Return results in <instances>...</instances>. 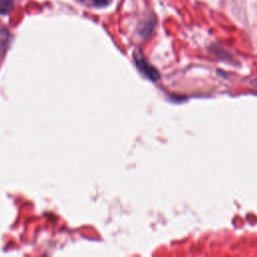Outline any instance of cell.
Instances as JSON below:
<instances>
[{
    "instance_id": "1",
    "label": "cell",
    "mask_w": 257,
    "mask_h": 257,
    "mask_svg": "<svg viewBox=\"0 0 257 257\" xmlns=\"http://www.w3.org/2000/svg\"><path fill=\"white\" fill-rule=\"evenodd\" d=\"M135 60H136V62H137V65L140 69V71H142L144 74L147 75L148 77H150L151 79L153 80H156L159 78V74H158V71L155 70L153 66H151L150 64H149L143 58L142 55L140 56H136L135 57Z\"/></svg>"
},
{
    "instance_id": "3",
    "label": "cell",
    "mask_w": 257,
    "mask_h": 257,
    "mask_svg": "<svg viewBox=\"0 0 257 257\" xmlns=\"http://www.w3.org/2000/svg\"><path fill=\"white\" fill-rule=\"evenodd\" d=\"M112 1L113 0H93L94 4H97L99 6H106V5H109Z\"/></svg>"
},
{
    "instance_id": "2",
    "label": "cell",
    "mask_w": 257,
    "mask_h": 257,
    "mask_svg": "<svg viewBox=\"0 0 257 257\" xmlns=\"http://www.w3.org/2000/svg\"><path fill=\"white\" fill-rule=\"evenodd\" d=\"M13 8V0H0V15H8Z\"/></svg>"
},
{
    "instance_id": "4",
    "label": "cell",
    "mask_w": 257,
    "mask_h": 257,
    "mask_svg": "<svg viewBox=\"0 0 257 257\" xmlns=\"http://www.w3.org/2000/svg\"><path fill=\"white\" fill-rule=\"evenodd\" d=\"M256 83H257V79H256Z\"/></svg>"
}]
</instances>
